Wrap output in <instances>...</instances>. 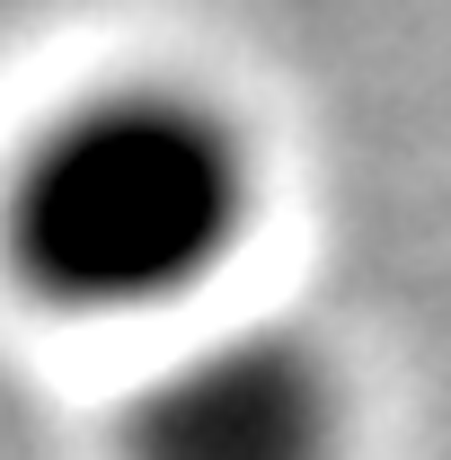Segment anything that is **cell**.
<instances>
[{"instance_id": "1", "label": "cell", "mask_w": 451, "mask_h": 460, "mask_svg": "<svg viewBox=\"0 0 451 460\" xmlns=\"http://www.w3.org/2000/svg\"><path fill=\"white\" fill-rule=\"evenodd\" d=\"M266 160L195 80H107L54 107L0 177V266L62 319H160L248 248Z\"/></svg>"}, {"instance_id": "2", "label": "cell", "mask_w": 451, "mask_h": 460, "mask_svg": "<svg viewBox=\"0 0 451 460\" xmlns=\"http://www.w3.org/2000/svg\"><path fill=\"white\" fill-rule=\"evenodd\" d=\"M354 399L301 328H230L169 354L115 416V460H345Z\"/></svg>"}]
</instances>
